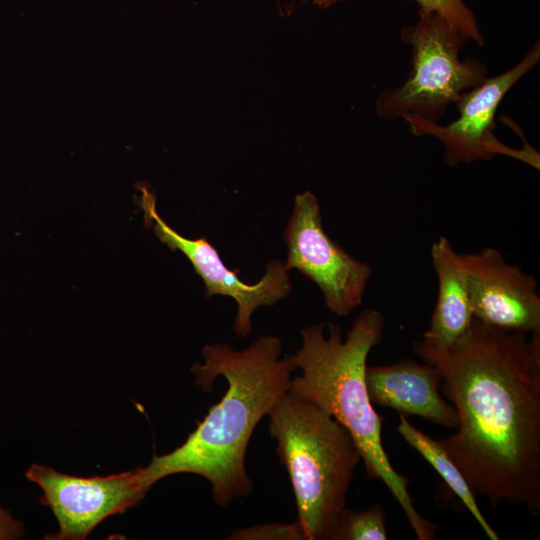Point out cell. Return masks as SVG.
I'll return each mask as SVG.
<instances>
[{
    "instance_id": "8992f818",
    "label": "cell",
    "mask_w": 540,
    "mask_h": 540,
    "mask_svg": "<svg viewBox=\"0 0 540 540\" xmlns=\"http://www.w3.org/2000/svg\"><path fill=\"white\" fill-rule=\"evenodd\" d=\"M284 241L286 268L296 269L313 281L332 313L346 316L362 303L372 268L325 233L319 201L310 191L295 197Z\"/></svg>"
},
{
    "instance_id": "2e32d148",
    "label": "cell",
    "mask_w": 540,
    "mask_h": 540,
    "mask_svg": "<svg viewBox=\"0 0 540 540\" xmlns=\"http://www.w3.org/2000/svg\"><path fill=\"white\" fill-rule=\"evenodd\" d=\"M230 540H307L298 522L259 524L233 531Z\"/></svg>"
},
{
    "instance_id": "ba28073f",
    "label": "cell",
    "mask_w": 540,
    "mask_h": 540,
    "mask_svg": "<svg viewBox=\"0 0 540 540\" xmlns=\"http://www.w3.org/2000/svg\"><path fill=\"white\" fill-rule=\"evenodd\" d=\"M140 192L145 224L169 249L178 250L188 258L204 283L206 296L222 295L235 300L237 314L233 328L239 338H246L251 333V317L258 307L271 306L290 294L292 285L284 262L269 261L264 275L256 283H245L238 276L239 270L225 266L207 239H189L179 234L158 214L154 195L144 186L140 187Z\"/></svg>"
},
{
    "instance_id": "9a60e30c",
    "label": "cell",
    "mask_w": 540,
    "mask_h": 540,
    "mask_svg": "<svg viewBox=\"0 0 540 540\" xmlns=\"http://www.w3.org/2000/svg\"><path fill=\"white\" fill-rule=\"evenodd\" d=\"M321 7H328L339 0H313ZM420 10L436 12L464 32L477 45L484 43L476 19L462 0H415Z\"/></svg>"
},
{
    "instance_id": "e0dca14e",
    "label": "cell",
    "mask_w": 540,
    "mask_h": 540,
    "mask_svg": "<svg viewBox=\"0 0 540 540\" xmlns=\"http://www.w3.org/2000/svg\"><path fill=\"white\" fill-rule=\"evenodd\" d=\"M23 535V526L11 513L0 506V540H14Z\"/></svg>"
},
{
    "instance_id": "4fadbf2b",
    "label": "cell",
    "mask_w": 540,
    "mask_h": 540,
    "mask_svg": "<svg viewBox=\"0 0 540 540\" xmlns=\"http://www.w3.org/2000/svg\"><path fill=\"white\" fill-rule=\"evenodd\" d=\"M399 434L415 449L443 478L450 490L461 500L489 539L499 540L498 533L479 509L475 495L471 491L461 471L450 459L446 451L435 440L413 426L404 415L399 416Z\"/></svg>"
},
{
    "instance_id": "3957f363",
    "label": "cell",
    "mask_w": 540,
    "mask_h": 540,
    "mask_svg": "<svg viewBox=\"0 0 540 540\" xmlns=\"http://www.w3.org/2000/svg\"><path fill=\"white\" fill-rule=\"evenodd\" d=\"M384 316L364 309L342 339L340 327L315 324L301 330V347L290 357L300 375L292 377L288 393L309 402L339 422L353 437L366 474L381 480L401 506L419 540L435 537L438 525L415 508L408 479L392 466L382 443V419L369 399L365 383L367 358L382 339Z\"/></svg>"
},
{
    "instance_id": "7a4b0ae2",
    "label": "cell",
    "mask_w": 540,
    "mask_h": 540,
    "mask_svg": "<svg viewBox=\"0 0 540 540\" xmlns=\"http://www.w3.org/2000/svg\"><path fill=\"white\" fill-rule=\"evenodd\" d=\"M202 355L204 362L191 367L195 384L210 392L214 381L223 377L226 392L182 445L154 456L141 469L149 488L173 474L202 476L209 481L216 504L224 507L252 491L245 467L249 441L260 420L288 392L296 367L290 356L281 357V340L269 335L243 350L207 344Z\"/></svg>"
},
{
    "instance_id": "5b68a950",
    "label": "cell",
    "mask_w": 540,
    "mask_h": 540,
    "mask_svg": "<svg viewBox=\"0 0 540 540\" xmlns=\"http://www.w3.org/2000/svg\"><path fill=\"white\" fill-rule=\"evenodd\" d=\"M401 39L412 47V70L401 86L377 97L376 113L385 120L403 118L411 129L436 124L449 104L487 77L480 61L460 60L470 38L436 12L419 10V21L404 27Z\"/></svg>"
},
{
    "instance_id": "7c38bea8",
    "label": "cell",
    "mask_w": 540,
    "mask_h": 540,
    "mask_svg": "<svg viewBox=\"0 0 540 540\" xmlns=\"http://www.w3.org/2000/svg\"><path fill=\"white\" fill-rule=\"evenodd\" d=\"M431 262L437 275L438 294L429 328L421 340L445 346L468 329L473 315L462 257L448 238L440 236L431 245Z\"/></svg>"
},
{
    "instance_id": "52a82bcc",
    "label": "cell",
    "mask_w": 540,
    "mask_h": 540,
    "mask_svg": "<svg viewBox=\"0 0 540 540\" xmlns=\"http://www.w3.org/2000/svg\"><path fill=\"white\" fill-rule=\"evenodd\" d=\"M26 477L41 488V503L55 515L58 532L46 537L53 540L85 539L104 519L139 503L150 489L141 468L108 476L79 477L33 464Z\"/></svg>"
},
{
    "instance_id": "5bb4252c",
    "label": "cell",
    "mask_w": 540,
    "mask_h": 540,
    "mask_svg": "<svg viewBox=\"0 0 540 540\" xmlns=\"http://www.w3.org/2000/svg\"><path fill=\"white\" fill-rule=\"evenodd\" d=\"M386 514L379 504L367 510L342 511L330 540H387Z\"/></svg>"
},
{
    "instance_id": "277c9868",
    "label": "cell",
    "mask_w": 540,
    "mask_h": 540,
    "mask_svg": "<svg viewBox=\"0 0 540 540\" xmlns=\"http://www.w3.org/2000/svg\"><path fill=\"white\" fill-rule=\"evenodd\" d=\"M267 416L306 539L330 540L362 461L357 444L329 414L288 392Z\"/></svg>"
},
{
    "instance_id": "30bf717a",
    "label": "cell",
    "mask_w": 540,
    "mask_h": 540,
    "mask_svg": "<svg viewBox=\"0 0 540 540\" xmlns=\"http://www.w3.org/2000/svg\"><path fill=\"white\" fill-rule=\"evenodd\" d=\"M461 257L475 319L505 331L540 332V296L532 275L492 247Z\"/></svg>"
},
{
    "instance_id": "6da1fadb",
    "label": "cell",
    "mask_w": 540,
    "mask_h": 540,
    "mask_svg": "<svg viewBox=\"0 0 540 540\" xmlns=\"http://www.w3.org/2000/svg\"><path fill=\"white\" fill-rule=\"evenodd\" d=\"M456 410V432L438 440L475 496L540 513V332L487 326L473 317L455 341L418 340Z\"/></svg>"
},
{
    "instance_id": "8fae6325",
    "label": "cell",
    "mask_w": 540,
    "mask_h": 540,
    "mask_svg": "<svg viewBox=\"0 0 540 540\" xmlns=\"http://www.w3.org/2000/svg\"><path fill=\"white\" fill-rule=\"evenodd\" d=\"M365 383L373 405L418 416L437 425L456 428L455 408L440 394V377L429 364L402 359L390 365L367 366Z\"/></svg>"
},
{
    "instance_id": "9c48e42d",
    "label": "cell",
    "mask_w": 540,
    "mask_h": 540,
    "mask_svg": "<svg viewBox=\"0 0 540 540\" xmlns=\"http://www.w3.org/2000/svg\"><path fill=\"white\" fill-rule=\"evenodd\" d=\"M540 59L539 43L510 70L486 79L464 91L455 101L459 118L448 126L424 124L414 129L416 135L432 134L443 143L444 158L448 165L487 160L502 154L517 158L538 168L539 157L532 149L513 150L494 135V118L502 98L508 90Z\"/></svg>"
}]
</instances>
